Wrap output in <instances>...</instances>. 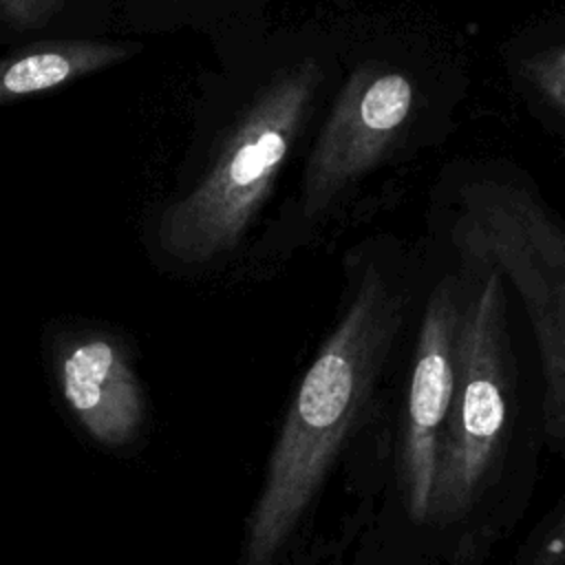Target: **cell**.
Wrapping results in <instances>:
<instances>
[{"label":"cell","mask_w":565,"mask_h":565,"mask_svg":"<svg viewBox=\"0 0 565 565\" xmlns=\"http://www.w3.org/2000/svg\"><path fill=\"white\" fill-rule=\"evenodd\" d=\"M342 33L340 82L263 236L282 267L373 214L452 135L468 95L466 44L439 22L386 11L342 20Z\"/></svg>","instance_id":"6da1fadb"},{"label":"cell","mask_w":565,"mask_h":565,"mask_svg":"<svg viewBox=\"0 0 565 565\" xmlns=\"http://www.w3.org/2000/svg\"><path fill=\"white\" fill-rule=\"evenodd\" d=\"M342 20H282L252 44L241 88L201 174L157 221V247L185 267L238 256L298 168L342 75Z\"/></svg>","instance_id":"7a4b0ae2"},{"label":"cell","mask_w":565,"mask_h":565,"mask_svg":"<svg viewBox=\"0 0 565 565\" xmlns=\"http://www.w3.org/2000/svg\"><path fill=\"white\" fill-rule=\"evenodd\" d=\"M338 318L302 373L252 510L241 565H274L366 411L426 291V269L397 236L351 245Z\"/></svg>","instance_id":"3957f363"},{"label":"cell","mask_w":565,"mask_h":565,"mask_svg":"<svg viewBox=\"0 0 565 565\" xmlns=\"http://www.w3.org/2000/svg\"><path fill=\"white\" fill-rule=\"evenodd\" d=\"M430 238L450 260L494 267L523 302L543 371V424L565 441V218L514 161H450L428 201Z\"/></svg>","instance_id":"277c9868"},{"label":"cell","mask_w":565,"mask_h":565,"mask_svg":"<svg viewBox=\"0 0 565 565\" xmlns=\"http://www.w3.org/2000/svg\"><path fill=\"white\" fill-rule=\"evenodd\" d=\"M466 271L457 333V377L444 426L428 519H461L486 492L501 461L514 388L510 287L483 263L450 260Z\"/></svg>","instance_id":"5b68a950"},{"label":"cell","mask_w":565,"mask_h":565,"mask_svg":"<svg viewBox=\"0 0 565 565\" xmlns=\"http://www.w3.org/2000/svg\"><path fill=\"white\" fill-rule=\"evenodd\" d=\"M466 298V271L448 263L428 280L419 302L417 338L406 391L402 483L415 521H428L439 444L457 377V333Z\"/></svg>","instance_id":"8992f818"},{"label":"cell","mask_w":565,"mask_h":565,"mask_svg":"<svg viewBox=\"0 0 565 565\" xmlns=\"http://www.w3.org/2000/svg\"><path fill=\"white\" fill-rule=\"evenodd\" d=\"M66 404L102 444L128 441L143 413L141 388L124 349L104 335L68 347L60 362Z\"/></svg>","instance_id":"52a82bcc"},{"label":"cell","mask_w":565,"mask_h":565,"mask_svg":"<svg viewBox=\"0 0 565 565\" xmlns=\"http://www.w3.org/2000/svg\"><path fill=\"white\" fill-rule=\"evenodd\" d=\"M501 68L525 110L565 146V13L534 18L510 33Z\"/></svg>","instance_id":"ba28073f"},{"label":"cell","mask_w":565,"mask_h":565,"mask_svg":"<svg viewBox=\"0 0 565 565\" xmlns=\"http://www.w3.org/2000/svg\"><path fill=\"white\" fill-rule=\"evenodd\" d=\"M139 46L108 40H51L35 42L0 57V106L13 99L46 93L95 71L115 66Z\"/></svg>","instance_id":"9c48e42d"},{"label":"cell","mask_w":565,"mask_h":565,"mask_svg":"<svg viewBox=\"0 0 565 565\" xmlns=\"http://www.w3.org/2000/svg\"><path fill=\"white\" fill-rule=\"evenodd\" d=\"M64 0H0V13L15 29H40L60 9Z\"/></svg>","instance_id":"30bf717a"},{"label":"cell","mask_w":565,"mask_h":565,"mask_svg":"<svg viewBox=\"0 0 565 565\" xmlns=\"http://www.w3.org/2000/svg\"><path fill=\"white\" fill-rule=\"evenodd\" d=\"M561 514L541 536L525 565H565V505Z\"/></svg>","instance_id":"8fae6325"},{"label":"cell","mask_w":565,"mask_h":565,"mask_svg":"<svg viewBox=\"0 0 565 565\" xmlns=\"http://www.w3.org/2000/svg\"><path fill=\"white\" fill-rule=\"evenodd\" d=\"M166 2H172V4H199V2H205V0H166Z\"/></svg>","instance_id":"7c38bea8"},{"label":"cell","mask_w":565,"mask_h":565,"mask_svg":"<svg viewBox=\"0 0 565 565\" xmlns=\"http://www.w3.org/2000/svg\"><path fill=\"white\" fill-rule=\"evenodd\" d=\"M329 2H335V4H340V2H344V0H329Z\"/></svg>","instance_id":"4fadbf2b"}]
</instances>
